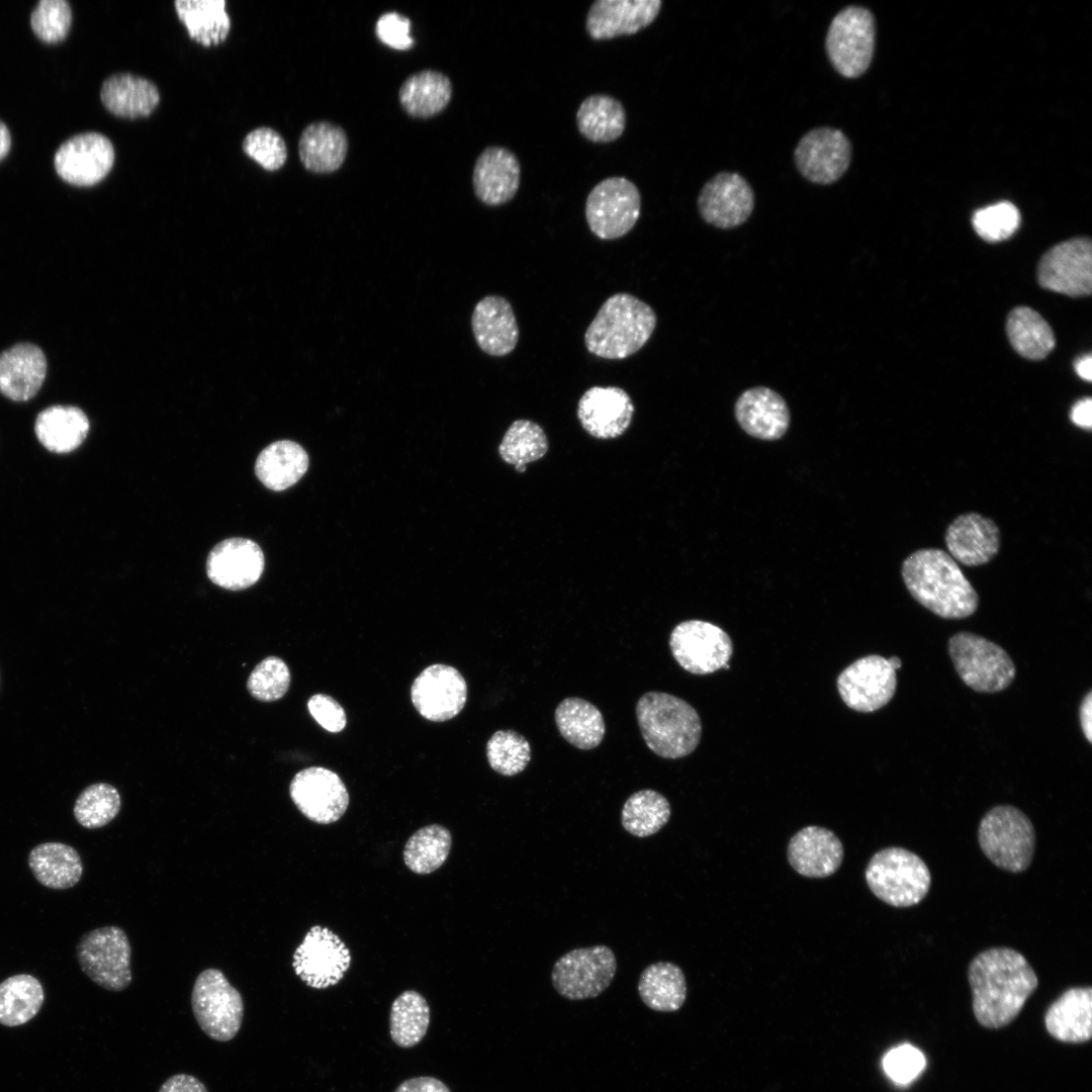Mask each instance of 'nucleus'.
<instances>
[{
  "mask_svg": "<svg viewBox=\"0 0 1092 1092\" xmlns=\"http://www.w3.org/2000/svg\"><path fill=\"white\" fill-rule=\"evenodd\" d=\"M264 554L254 541L230 538L215 545L206 560L208 578L220 587H250L264 570Z\"/></svg>",
  "mask_w": 1092,
  "mask_h": 1092,
  "instance_id": "obj_24",
  "label": "nucleus"
},
{
  "mask_svg": "<svg viewBox=\"0 0 1092 1092\" xmlns=\"http://www.w3.org/2000/svg\"><path fill=\"white\" fill-rule=\"evenodd\" d=\"M47 373L42 350L20 343L0 354V392L15 401H25L39 390Z\"/></svg>",
  "mask_w": 1092,
  "mask_h": 1092,
  "instance_id": "obj_30",
  "label": "nucleus"
},
{
  "mask_svg": "<svg viewBox=\"0 0 1092 1092\" xmlns=\"http://www.w3.org/2000/svg\"><path fill=\"white\" fill-rule=\"evenodd\" d=\"M676 662L693 674H710L728 664L733 643L720 627L706 621L688 620L677 624L669 638Z\"/></svg>",
  "mask_w": 1092,
  "mask_h": 1092,
  "instance_id": "obj_13",
  "label": "nucleus"
},
{
  "mask_svg": "<svg viewBox=\"0 0 1092 1092\" xmlns=\"http://www.w3.org/2000/svg\"><path fill=\"white\" fill-rule=\"evenodd\" d=\"M657 316L638 297L619 292L608 297L584 333L587 351L609 360L637 353L652 336Z\"/></svg>",
  "mask_w": 1092,
  "mask_h": 1092,
  "instance_id": "obj_3",
  "label": "nucleus"
},
{
  "mask_svg": "<svg viewBox=\"0 0 1092 1092\" xmlns=\"http://www.w3.org/2000/svg\"><path fill=\"white\" fill-rule=\"evenodd\" d=\"M89 426V420L81 408L52 405L37 415L34 432L40 444L49 451L69 453L83 443Z\"/></svg>",
  "mask_w": 1092,
  "mask_h": 1092,
  "instance_id": "obj_35",
  "label": "nucleus"
},
{
  "mask_svg": "<svg viewBox=\"0 0 1092 1092\" xmlns=\"http://www.w3.org/2000/svg\"><path fill=\"white\" fill-rule=\"evenodd\" d=\"M394 1092H451L439 1079L429 1076L415 1077L402 1082Z\"/></svg>",
  "mask_w": 1092,
  "mask_h": 1092,
  "instance_id": "obj_58",
  "label": "nucleus"
},
{
  "mask_svg": "<svg viewBox=\"0 0 1092 1092\" xmlns=\"http://www.w3.org/2000/svg\"><path fill=\"white\" fill-rule=\"evenodd\" d=\"M1044 1024L1049 1033L1065 1042H1084L1092 1036V989L1066 990L1048 1008Z\"/></svg>",
  "mask_w": 1092,
  "mask_h": 1092,
  "instance_id": "obj_32",
  "label": "nucleus"
},
{
  "mask_svg": "<svg viewBox=\"0 0 1092 1092\" xmlns=\"http://www.w3.org/2000/svg\"><path fill=\"white\" fill-rule=\"evenodd\" d=\"M452 94L450 78L442 72L428 69L410 75L402 82L398 100L410 116L430 118L447 107Z\"/></svg>",
  "mask_w": 1092,
  "mask_h": 1092,
  "instance_id": "obj_36",
  "label": "nucleus"
},
{
  "mask_svg": "<svg viewBox=\"0 0 1092 1092\" xmlns=\"http://www.w3.org/2000/svg\"><path fill=\"white\" fill-rule=\"evenodd\" d=\"M351 964L344 941L327 927H311L295 949L292 967L309 987L326 989L338 984Z\"/></svg>",
  "mask_w": 1092,
  "mask_h": 1092,
  "instance_id": "obj_14",
  "label": "nucleus"
},
{
  "mask_svg": "<svg viewBox=\"0 0 1092 1092\" xmlns=\"http://www.w3.org/2000/svg\"><path fill=\"white\" fill-rule=\"evenodd\" d=\"M451 844L452 836L446 827L431 824L420 828L405 843L404 863L416 874H430L445 862Z\"/></svg>",
  "mask_w": 1092,
  "mask_h": 1092,
  "instance_id": "obj_46",
  "label": "nucleus"
},
{
  "mask_svg": "<svg viewBox=\"0 0 1092 1092\" xmlns=\"http://www.w3.org/2000/svg\"><path fill=\"white\" fill-rule=\"evenodd\" d=\"M626 122L627 115L622 102L604 93L584 98L575 114L579 133L596 144H609L620 139L625 131Z\"/></svg>",
  "mask_w": 1092,
  "mask_h": 1092,
  "instance_id": "obj_37",
  "label": "nucleus"
},
{
  "mask_svg": "<svg viewBox=\"0 0 1092 1092\" xmlns=\"http://www.w3.org/2000/svg\"><path fill=\"white\" fill-rule=\"evenodd\" d=\"M245 154L267 171L279 170L287 160V147L275 129L262 126L250 131L242 144Z\"/></svg>",
  "mask_w": 1092,
  "mask_h": 1092,
  "instance_id": "obj_53",
  "label": "nucleus"
},
{
  "mask_svg": "<svg viewBox=\"0 0 1092 1092\" xmlns=\"http://www.w3.org/2000/svg\"><path fill=\"white\" fill-rule=\"evenodd\" d=\"M27 862L34 879L53 890L74 887L83 874L79 852L63 842L50 841L35 845L28 853Z\"/></svg>",
  "mask_w": 1092,
  "mask_h": 1092,
  "instance_id": "obj_34",
  "label": "nucleus"
},
{
  "mask_svg": "<svg viewBox=\"0 0 1092 1092\" xmlns=\"http://www.w3.org/2000/svg\"><path fill=\"white\" fill-rule=\"evenodd\" d=\"M641 213V194L631 180L608 177L589 191L584 205L585 220L592 233L602 240H616L627 235Z\"/></svg>",
  "mask_w": 1092,
  "mask_h": 1092,
  "instance_id": "obj_11",
  "label": "nucleus"
},
{
  "mask_svg": "<svg viewBox=\"0 0 1092 1092\" xmlns=\"http://www.w3.org/2000/svg\"><path fill=\"white\" fill-rule=\"evenodd\" d=\"M554 717L561 736L578 749L596 748L604 739V717L594 704L584 699H564L556 707Z\"/></svg>",
  "mask_w": 1092,
  "mask_h": 1092,
  "instance_id": "obj_39",
  "label": "nucleus"
},
{
  "mask_svg": "<svg viewBox=\"0 0 1092 1092\" xmlns=\"http://www.w3.org/2000/svg\"><path fill=\"white\" fill-rule=\"evenodd\" d=\"M873 13L861 6H847L831 20L825 38L828 59L837 73L857 78L869 69L875 51Z\"/></svg>",
  "mask_w": 1092,
  "mask_h": 1092,
  "instance_id": "obj_8",
  "label": "nucleus"
},
{
  "mask_svg": "<svg viewBox=\"0 0 1092 1092\" xmlns=\"http://www.w3.org/2000/svg\"><path fill=\"white\" fill-rule=\"evenodd\" d=\"M411 699L425 719L444 722L454 718L464 708L467 684L455 667L433 664L415 678Z\"/></svg>",
  "mask_w": 1092,
  "mask_h": 1092,
  "instance_id": "obj_21",
  "label": "nucleus"
},
{
  "mask_svg": "<svg viewBox=\"0 0 1092 1092\" xmlns=\"http://www.w3.org/2000/svg\"><path fill=\"white\" fill-rule=\"evenodd\" d=\"M636 717L646 745L663 758L687 756L699 745L701 718L680 698L661 692H648L637 702Z\"/></svg>",
  "mask_w": 1092,
  "mask_h": 1092,
  "instance_id": "obj_4",
  "label": "nucleus"
},
{
  "mask_svg": "<svg viewBox=\"0 0 1092 1092\" xmlns=\"http://www.w3.org/2000/svg\"><path fill=\"white\" fill-rule=\"evenodd\" d=\"M43 1001V987L34 976L17 974L6 978L0 983V1024H25L38 1013Z\"/></svg>",
  "mask_w": 1092,
  "mask_h": 1092,
  "instance_id": "obj_43",
  "label": "nucleus"
},
{
  "mask_svg": "<svg viewBox=\"0 0 1092 1092\" xmlns=\"http://www.w3.org/2000/svg\"><path fill=\"white\" fill-rule=\"evenodd\" d=\"M901 574L912 598L940 618L965 619L978 609L976 589L942 549L912 552L904 559Z\"/></svg>",
  "mask_w": 1092,
  "mask_h": 1092,
  "instance_id": "obj_2",
  "label": "nucleus"
},
{
  "mask_svg": "<svg viewBox=\"0 0 1092 1092\" xmlns=\"http://www.w3.org/2000/svg\"><path fill=\"white\" fill-rule=\"evenodd\" d=\"M948 554L965 566H980L990 562L999 552L1000 529L988 517L971 512L959 515L944 534Z\"/></svg>",
  "mask_w": 1092,
  "mask_h": 1092,
  "instance_id": "obj_25",
  "label": "nucleus"
},
{
  "mask_svg": "<svg viewBox=\"0 0 1092 1092\" xmlns=\"http://www.w3.org/2000/svg\"><path fill=\"white\" fill-rule=\"evenodd\" d=\"M661 6V0H597L586 13V33L594 40L636 34L657 18Z\"/></svg>",
  "mask_w": 1092,
  "mask_h": 1092,
  "instance_id": "obj_22",
  "label": "nucleus"
},
{
  "mask_svg": "<svg viewBox=\"0 0 1092 1092\" xmlns=\"http://www.w3.org/2000/svg\"><path fill=\"white\" fill-rule=\"evenodd\" d=\"M73 13L66 0H40L30 14L34 34L44 42L63 40L71 27Z\"/></svg>",
  "mask_w": 1092,
  "mask_h": 1092,
  "instance_id": "obj_51",
  "label": "nucleus"
},
{
  "mask_svg": "<svg viewBox=\"0 0 1092 1092\" xmlns=\"http://www.w3.org/2000/svg\"><path fill=\"white\" fill-rule=\"evenodd\" d=\"M290 679L287 664L280 657L268 656L249 675L247 689L259 701L274 702L286 694Z\"/></svg>",
  "mask_w": 1092,
  "mask_h": 1092,
  "instance_id": "obj_50",
  "label": "nucleus"
},
{
  "mask_svg": "<svg viewBox=\"0 0 1092 1092\" xmlns=\"http://www.w3.org/2000/svg\"><path fill=\"white\" fill-rule=\"evenodd\" d=\"M925 1057L917 1048L904 1043L890 1050L883 1059L886 1074L897 1084L906 1085L925 1068Z\"/></svg>",
  "mask_w": 1092,
  "mask_h": 1092,
  "instance_id": "obj_54",
  "label": "nucleus"
},
{
  "mask_svg": "<svg viewBox=\"0 0 1092 1092\" xmlns=\"http://www.w3.org/2000/svg\"><path fill=\"white\" fill-rule=\"evenodd\" d=\"M410 30L411 20L397 12L382 14L375 25V32L380 41L400 51L408 50L415 43Z\"/></svg>",
  "mask_w": 1092,
  "mask_h": 1092,
  "instance_id": "obj_55",
  "label": "nucleus"
},
{
  "mask_svg": "<svg viewBox=\"0 0 1092 1092\" xmlns=\"http://www.w3.org/2000/svg\"><path fill=\"white\" fill-rule=\"evenodd\" d=\"M843 846L840 839L829 829L807 826L798 831L788 845L791 867L808 878H825L834 874L841 864Z\"/></svg>",
  "mask_w": 1092,
  "mask_h": 1092,
  "instance_id": "obj_28",
  "label": "nucleus"
},
{
  "mask_svg": "<svg viewBox=\"0 0 1092 1092\" xmlns=\"http://www.w3.org/2000/svg\"><path fill=\"white\" fill-rule=\"evenodd\" d=\"M634 414L630 395L618 386H592L580 396L577 419L598 439L617 438L629 428Z\"/></svg>",
  "mask_w": 1092,
  "mask_h": 1092,
  "instance_id": "obj_23",
  "label": "nucleus"
},
{
  "mask_svg": "<svg viewBox=\"0 0 1092 1092\" xmlns=\"http://www.w3.org/2000/svg\"><path fill=\"white\" fill-rule=\"evenodd\" d=\"M864 877L878 899L897 908L919 904L931 886V875L925 861L899 846L877 851L868 862Z\"/></svg>",
  "mask_w": 1092,
  "mask_h": 1092,
  "instance_id": "obj_5",
  "label": "nucleus"
},
{
  "mask_svg": "<svg viewBox=\"0 0 1092 1092\" xmlns=\"http://www.w3.org/2000/svg\"><path fill=\"white\" fill-rule=\"evenodd\" d=\"M838 693L850 709L871 713L886 706L897 689L896 670L887 658L871 654L858 658L838 675Z\"/></svg>",
  "mask_w": 1092,
  "mask_h": 1092,
  "instance_id": "obj_16",
  "label": "nucleus"
},
{
  "mask_svg": "<svg viewBox=\"0 0 1092 1092\" xmlns=\"http://www.w3.org/2000/svg\"><path fill=\"white\" fill-rule=\"evenodd\" d=\"M1080 725L1084 736L1092 743V692L1083 698L1079 708Z\"/></svg>",
  "mask_w": 1092,
  "mask_h": 1092,
  "instance_id": "obj_60",
  "label": "nucleus"
},
{
  "mask_svg": "<svg viewBox=\"0 0 1092 1092\" xmlns=\"http://www.w3.org/2000/svg\"><path fill=\"white\" fill-rule=\"evenodd\" d=\"M191 1007L201 1030L214 1040L233 1039L242 1026L243 998L220 970L206 969L197 976Z\"/></svg>",
  "mask_w": 1092,
  "mask_h": 1092,
  "instance_id": "obj_9",
  "label": "nucleus"
},
{
  "mask_svg": "<svg viewBox=\"0 0 1092 1092\" xmlns=\"http://www.w3.org/2000/svg\"><path fill=\"white\" fill-rule=\"evenodd\" d=\"M637 990L648 1008L658 1012H673L686 1001V977L681 969L673 963H653L641 973Z\"/></svg>",
  "mask_w": 1092,
  "mask_h": 1092,
  "instance_id": "obj_41",
  "label": "nucleus"
},
{
  "mask_svg": "<svg viewBox=\"0 0 1092 1092\" xmlns=\"http://www.w3.org/2000/svg\"><path fill=\"white\" fill-rule=\"evenodd\" d=\"M120 805L119 793L113 786L97 783L88 786L80 793L73 813L82 827L96 829L113 820L120 810Z\"/></svg>",
  "mask_w": 1092,
  "mask_h": 1092,
  "instance_id": "obj_48",
  "label": "nucleus"
},
{
  "mask_svg": "<svg viewBox=\"0 0 1092 1092\" xmlns=\"http://www.w3.org/2000/svg\"><path fill=\"white\" fill-rule=\"evenodd\" d=\"M1039 285L1072 297L1092 290V245L1088 238H1074L1048 250L1037 267Z\"/></svg>",
  "mask_w": 1092,
  "mask_h": 1092,
  "instance_id": "obj_15",
  "label": "nucleus"
},
{
  "mask_svg": "<svg viewBox=\"0 0 1092 1092\" xmlns=\"http://www.w3.org/2000/svg\"><path fill=\"white\" fill-rule=\"evenodd\" d=\"M948 654L961 679L979 693H998L1014 680L1015 665L996 643L974 633L959 632L947 642Z\"/></svg>",
  "mask_w": 1092,
  "mask_h": 1092,
  "instance_id": "obj_7",
  "label": "nucleus"
},
{
  "mask_svg": "<svg viewBox=\"0 0 1092 1092\" xmlns=\"http://www.w3.org/2000/svg\"><path fill=\"white\" fill-rule=\"evenodd\" d=\"M430 1007L419 992L407 990L393 1001L389 1015L390 1035L400 1048H412L426 1035Z\"/></svg>",
  "mask_w": 1092,
  "mask_h": 1092,
  "instance_id": "obj_45",
  "label": "nucleus"
},
{
  "mask_svg": "<svg viewBox=\"0 0 1092 1092\" xmlns=\"http://www.w3.org/2000/svg\"><path fill=\"white\" fill-rule=\"evenodd\" d=\"M548 439L540 425L530 420L512 423L498 447L502 459L524 472L526 465L541 459L548 451Z\"/></svg>",
  "mask_w": 1092,
  "mask_h": 1092,
  "instance_id": "obj_47",
  "label": "nucleus"
},
{
  "mask_svg": "<svg viewBox=\"0 0 1092 1092\" xmlns=\"http://www.w3.org/2000/svg\"><path fill=\"white\" fill-rule=\"evenodd\" d=\"M1091 407L1092 401L1090 397L1078 400L1071 408V421L1076 426L1089 431L1091 429Z\"/></svg>",
  "mask_w": 1092,
  "mask_h": 1092,
  "instance_id": "obj_59",
  "label": "nucleus"
},
{
  "mask_svg": "<svg viewBox=\"0 0 1092 1092\" xmlns=\"http://www.w3.org/2000/svg\"><path fill=\"white\" fill-rule=\"evenodd\" d=\"M307 467L305 450L293 441L281 440L270 444L259 454L255 473L267 488L281 491L295 484Z\"/></svg>",
  "mask_w": 1092,
  "mask_h": 1092,
  "instance_id": "obj_38",
  "label": "nucleus"
},
{
  "mask_svg": "<svg viewBox=\"0 0 1092 1092\" xmlns=\"http://www.w3.org/2000/svg\"><path fill=\"white\" fill-rule=\"evenodd\" d=\"M100 99L113 115L136 119L153 113L160 102V92L149 79L131 73H116L103 81Z\"/></svg>",
  "mask_w": 1092,
  "mask_h": 1092,
  "instance_id": "obj_31",
  "label": "nucleus"
},
{
  "mask_svg": "<svg viewBox=\"0 0 1092 1092\" xmlns=\"http://www.w3.org/2000/svg\"><path fill=\"white\" fill-rule=\"evenodd\" d=\"M349 149L346 131L322 120L309 123L298 141V155L304 168L316 174L336 172L344 164Z\"/></svg>",
  "mask_w": 1092,
  "mask_h": 1092,
  "instance_id": "obj_33",
  "label": "nucleus"
},
{
  "mask_svg": "<svg viewBox=\"0 0 1092 1092\" xmlns=\"http://www.w3.org/2000/svg\"><path fill=\"white\" fill-rule=\"evenodd\" d=\"M1006 332L1014 350L1030 360L1045 358L1056 345L1050 325L1028 306H1017L1009 312Z\"/></svg>",
  "mask_w": 1092,
  "mask_h": 1092,
  "instance_id": "obj_42",
  "label": "nucleus"
},
{
  "mask_svg": "<svg viewBox=\"0 0 1092 1092\" xmlns=\"http://www.w3.org/2000/svg\"><path fill=\"white\" fill-rule=\"evenodd\" d=\"M471 329L476 344L484 353L502 357L514 351L519 341V326L511 303L502 296L487 295L474 306Z\"/></svg>",
  "mask_w": 1092,
  "mask_h": 1092,
  "instance_id": "obj_29",
  "label": "nucleus"
},
{
  "mask_svg": "<svg viewBox=\"0 0 1092 1092\" xmlns=\"http://www.w3.org/2000/svg\"><path fill=\"white\" fill-rule=\"evenodd\" d=\"M697 205L707 223L730 230L749 218L754 208V193L740 174L719 172L703 185Z\"/></svg>",
  "mask_w": 1092,
  "mask_h": 1092,
  "instance_id": "obj_20",
  "label": "nucleus"
},
{
  "mask_svg": "<svg viewBox=\"0 0 1092 1092\" xmlns=\"http://www.w3.org/2000/svg\"><path fill=\"white\" fill-rule=\"evenodd\" d=\"M225 0H176L175 11L188 35L203 47L222 43L231 30Z\"/></svg>",
  "mask_w": 1092,
  "mask_h": 1092,
  "instance_id": "obj_40",
  "label": "nucleus"
},
{
  "mask_svg": "<svg viewBox=\"0 0 1092 1092\" xmlns=\"http://www.w3.org/2000/svg\"><path fill=\"white\" fill-rule=\"evenodd\" d=\"M1092 358L1090 354L1083 355L1075 361L1076 373L1084 380L1092 379Z\"/></svg>",
  "mask_w": 1092,
  "mask_h": 1092,
  "instance_id": "obj_61",
  "label": "nucleus"
},
{
  "mask_svg": "<svg viewBox=\"0 0 1092 1092\" xmlns=\"http://www.w3.org/2000/svg\"><path fill=\"white\" fill-rule=\"evenodd\" d=\"M968 980L975 1017L987 1028H1000L1013 1021L1038 986L1028 961L1010 947L979 952L969 965Z\"/></svg>",
  "mask_w": 1092,
  "mask_h": 1092,
  "instance_id": "obj_1",
  "label": "nucleus"
},
{
  "mask_svg": "<svg viewBox=\"0 0 1092 1092\" xmlns=\"http://www.w3.org/2000/svg\"><path fill=\"white\" fill-rule=\"evenodd\" d=\"M521 182V165L511 150L500 146L486 147L477 157L472 186L475 196L485 205L499 206L517 194Z\"/></svg>",
  "mask_w": 1092,
  "mask_h": 1092,
  "instance_id": "obj_26",
  "label": "nucleus"
},
{
  "mask_svg": "<svg viewBox=\"0 0 1092 1092\" xmlns=\"http://www.w3.org/2000/svg\"><path fill=\"white\" fill-rule=\"evenodd\" d=\"M800 174L812 183L829 185L839 180L851 161V144L837 128L816 127L806 132L794 152Z\"/></svg>",
  "mask_w": 1092,
  "mask_h": 1092,
  "instance_id": "obj_17",
  "label": "nucleus"
},
{
  "mask_svg": "<svg viewBox=\"0 0 1092 1092\" xmlns=\"http://www.w3.org/2000/svg\"><path fill=\"white\" fill-rule=\"evenodd\" d=\"M486 757L490 767L505 777L522 772L531 759L528 740L514 730H498L486 743Z\"/></svg>",
  "mask_w": 1092,
  "mask_h": 1092,
  "instance_id": "obj_49",
  "label": "nucleus"
},
{
  "mask_svg": "<svg viewBox=\"0 0 1092 1092\" xmlns=\"http://www.w3.org/2000/svg\"><path fill=\"white\" fill-rule=\"evenodd\" d=\"M978 841L997 868L1009 873L1027 870L1033 859L1036 835L1030 819L1018 808L999 805L981 819Z\"/></svg>",
  "mask_w": 1092,
  "mask_h": 1092,
  "instance_id": "obj_6",
  "label": "nucleus"
},
{
  "mask_svg": "<svg viewBox=\"0 0 1092 1092\" xmlns=\"http://www.w3.org/2000/svg\"><path fill=\"white\" fill-rule=\"evenodd\" d=\"M76 959L83 973L105 990L119 992L131 982L130 944L117 926L84 933L76 945Z\"/></svg>",
  "mask_w": 1092,
  "mask_h": 1092,
  "instance_id": "obj_10",
  "label": "nucleus"
},
{
  "mask_svg": "<svg viewBox=\"0 0 1092 1092\" xmlns=\"http://www.w3.org/2000/svg\"><path fill=\"white\" fill-rule=\"evenodd\" d=\"M976 233L987 242H1000L1011 237L1020 224L1017 207L1008 201L978 209L972 218Z\"/></svg>",
  "mask_w": 1092,
  "mask_h": 1092,
  "instance_id": "obj_52",
  "label": "nucleus"
},
{
  "mask_svg": "<svg viewBox=\"0 0 1092 1092\" xmlns=\"http://www.w3.org/2000/svg\"><path fill=\"white\" fill-rule=\"evenodd\" d=\"M115 160L114 147L104 134L89 131L64 142L55 154L57 174L76 186H93L111 171Z\"/></svg>",
  "mask_w": 1092,
  "mask_h": 1092,
  "instance_id": "obj_18",
  "label": "nucleus"
},
{
  "mask_svg": "<svg viewBox=\"0 0 1092 1092\" xmlns=\"http://www.w3.org/2000/svg\"><path fill=\"white\" fill-rule=\"evenodd\" d=\"M735 418L748 435L766 441L782 438L791 421L786 400L765 386L751 387L740 394L735 402Z\"/></svg>",
  "mask_w": 1092,
  "mask_h": 1092,
  "instance_id": "obj_27",
  "label": "nucleus"
},
{
  "mask_svg": "<svg viewBox=\"0 0 1092 1092\" xmlns=\"http://www.w3.org/2000/svg\"><path fill=\"white\" fill-rule=\"evenodd\" d=\"M307 709L312 718L327 731H342L347 723L343 707L331 696L316 694L307 702Z\"/></svg>",
  "mask_w": 1092,
  "mask_h": 1092,
  "instance_id": "obj_56",
  "label": "nucleus"
},
{
  "mask_svg": "<svg viewBox=\"0 0 1092 1092\" xmlns=\"http://www.w3.org/2000/svg\"><path fill=\"white\" fill-rule=\"evenodd\" d=\"M159 1092H208L205 1085L189 1074H176L169 1077L160 1087Z\"/></svg>",
  "mask_w": 1092,
  "mask_h": 1092,
  "instance_id": "obj_57",
  "label": "nucleus"
},
{
  "mask_svg": "<svg viewBox=\"0 0 1092 1092\" xmlns=\"http://www.w3.org/2000/svg\"><path fill=\"white\" fill-rule=\"evenodd\" d=\"M888 661H889L890 665H891V666H892V667H893V668H894L895 670L899 669V668H900V667L902 666V661H901V659H900L899 657H897V656H892V657L888 658Z\"/></svg>",
  "mask_w": 1092,
  "mask_h": 1092,
  "instance_id": "obj_63",
  "label": "nucleus"
},
{
  "mask_svg": "<svg viewBox=\"0 0 1092 1092\" xmlns=\"http://www.w3.org/2000/svg\"><path fill=\"white\" fill-rule=\"evenodd\" d=\"M617 970L614 951L597 944L574 948L553 966L551 981L556 992L567 1000H585L601 995L613 982Z\"/></svg>",
  "mask_w": 1092,
  "mask_h": 1092,
  "instance_id": "obj_12",
  "label": "nucleus"
},
{
  "mask_svg": "<svg viewBox=\"0 0 1092 1092\" xmlns=\"http://www.w3.org/2000/svg\"><path fill=\"white\" fill-rule=\"evenodd\" d=\"M11 147V134L7 125L0 120V161L4 159L10 151Z\"/></svg>",
  "mask_w": 1092,
  "mask_h": 1092,
  "instance_id": "obj_62",
  "label": "nucleus"
},
{
  "mask_svg": "<svg viewBox=\"0 0 1092 1092\" xmlns=\"http://www.w3.org/2000/svg\"><path fill=\"white\" fill-rule=\"evenodd\" d=\"M670 815L667 799L654 790L645 789L626 800L621 811V823L631 835L644 838L662 829Z\"/></svg>",
  "mask_w": 1092,
  "mask_h": 1092,
  "instance_id": "obj_44",
  "label": "nucleus"
},
{
  "mask_svg": "<svg viewBox=\"0 0 1092 1092\" xmlns=\"http://www.w3.org/2000/svg\"><path fill=\"white\" fill-rule=\"evenodd\" d=\"M289 793L297 809L318 824L338 821L349 805V794L341 778L322 766L297 772L290 783Z\"/></svg>",
  "mask_w": 1092,
  "mask_h": 1092,
  "instance_id": "obj_19",
  "label": "nucleus"
}]
</instances>
